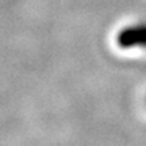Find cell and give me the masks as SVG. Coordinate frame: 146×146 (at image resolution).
<instances>
[{"mask_svg": "<svg viewBox=\"0 0 146 146\" xmlns=\"http://www.w3.org/2000/svg\"><path fill=\"white\" fill-rule=\"evenodd\" d=\"M118 45L123 49L146 47V25H137L123 29L118 34Z\"/></svg>", "mask_w": 146, "mask_h": 146, "instance_id": "6da1fadb", "label": "cell"}]
</instances>
